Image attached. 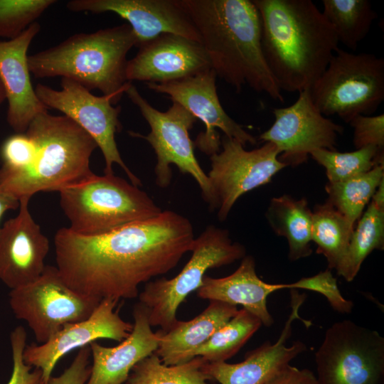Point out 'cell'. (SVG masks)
Returning a JSON list of instances; mask_svg holds the SVG:
<instances>
[{"label": "cell", "instance_id": "1", "mask_svg": "<svg viewBox=\"0 0 384 384\" xmlns=\"http://www.w3.org/2000/svg\"><path fill=\"white\" fill-rule=\"evenodd\" d=\"M194 240L189 220L171 210L96 235L63 228L54 237L56 267L81 294L134 299L141 284L174 269Z\"/></svg>", "mask_w": 384, "mask_h": 384}, {"label": "cell", "instance_id": "2", "mask_svg": "<svg viewBox=\"0 0 384 384\" xmlns=\"http://www.w3.org/2000/svg\"><path fill=\"white\" fill-rule=\"evenodd\" d=\"M261 46L280 90L302 92L320 78L339 48L336 32L311 0H253Z\"/></svg>", "mask_w": 384, "mask_h": 384}, {"label": "cell", "instance_id": "3", "mask_svg": "<svg viewBox=\"0 0 384 384\" xmlns=\"http://www.w3.org/2000/svg\"><path fill=\"white\" fill-rule=\"evenodd\" d=\"M217 77L237 92L247 86L283 102L265 62L259 11L250 0H180Z\"/></svg>", "mask_w": 384, "mask_h": 384}, {"label": "cell", "instance_id": "4", "mask_svg": "<svg viewBox=\"0 0 384 384\" xmlns=\"http://www.w3.org/2000/svg\"><path fill=\"white\" fill-rule=\"evenodd\" d=\"M136 44V36L127 23L75 33L28 55V68L37 78L59 76L90 91L98 90L117 105L131 82L126 78L127 55Z\"/></svg>", "mask_w": 384, "mask_h": 384}, {"label": "cell", "instance_id": "5", "mask_svg": "<svg viewBox=\"0 0 384 384\" xmlns=\"http://www.w3.org/2000/svg\"><path fill=\"white\" fill-rule=\"evenodd\" d=\"M25 132L36 145L34 161L21 173L0 176V191L18 201L31 199L38 192H59L94 174L90 163L97 145L67 116L41 113Z\"/></svg>", "mask_w": 384, "mask_h": 384}, {"label": "cell", "instance_id": "6", "mask_svg": "<svg viewBox=\"0 0 384 384\" xmlns=\"http://www.w3.org/2000/svg\"><path fill=\"white\" fill-rule=\"evenodd\" d=\"M58 193L60 206L70 222L68 228L80 235L106 233L162 211L139 186L114 174H93Z\"/></svg>", "mask_w": 384, "mask_h": 384}, {"label": "cell", "instance_id": "7", "mask_svg": "<svg viewBox=\"0 0 384 384\" xmlns=\"http://www.w3.org/2000/svg\"><path fill=\"white\" fill-rule=\"evenodd\" d=\"M309 92L327 117L336 115L349 123L357 115H370L384 100V59L338 48Z\"/></svg>", "mask_w": 384, "mask_h": 384}, {"label": "cell", "instance_id": "8", "mask_svg": "<svg viewBox=\"0 0 384 384\" xmlns=\"http://www.w3.org/2000/svg\"><path fill=\"white\" fill-rule=\"evenodd\" d=\"M191 252L190 259L176 276L149 281L139 294V302L148 310L151 326H159L162 332L178 321V306L201 286L207 270L242 259L246 250L231 240L228 230L208 225L195 238Z\"/></svg>", "mask_w": 384, "mask_h": 384}, {"label": "cell", "instance_id": "9", "mask_svg": "<svg viewBox=\"0 0 384 384\" xmlns=\"http://www.w3.org/2000/svg\"><path fill=\"white\" fill-rule=\"evenodd\" d=\"M139 108L150 127V132L144 136L130 132L134 137L145 139L156 156V183L161 188L171 182V165H176L183 174L191 175L198 183L203 198L215 208V201L208 175L199 165L194 154V144L189 137L197 119L181 105L173 102L170 108L159 111L144 98L130 82L124 92Z\"/></svg>", "mask_w": 384, "mask_h": 384}, {"label": "cell", "instance_id": "10", "mask_svg": "<svg viewBox=\"0 0 384 384\" xmlns=\"http://www.w3.org/2000/svg\"><path fill=\"white\" fill-rule=\"evenodd\" d=\"M315 363L317 384H383L384 338L351 320L335 322Z\"/></svg>", "mask_w": 384, "mask_h": 384}, {"label": "cell", "instance_id": "11", "mask_svg": "<svg viewBox=\"0 0 384 384\" xmlns=\"http://www.w3.org/2000/svg\"><path fill=\"white\" fill-rule=\"evenodd\" d=\"M100 302L72 289L51 265H46L36 280L9 293L14 314L27 323L38 344L48 341L65 325L90 316Z\"/></svg>", "mask_w": 384, "mask_h": 384}, {"label": "cell", "instance_id": "12", "mask_svg": "<svg viewBox=\"0 0 384 384\" xmlns=\"http://www.w3.org/2000/svg\"><path fill=\"white\" fill-rule=\"evenodd\" d=\"M60 86V90H55L38 83L34 89L40 101L48 109L63 112L95 140L104 156V174H113L112 166L117 164L133 185H142L140 179L122 160L115 141V134L122 128L119 120L121 107L114 105L109 97L95 96L73 80L62 78Z\"/></svg>", "mask_w": 384, "mask_h": 384}, {"label": "cell", "instance_id": "13", "mask_svg": "<svg viewBox=\"0 0 384 384\" xmlns=\"http://www.w3.org/2000/svg\"><path fill=\"white\" fill-rule=\"evenodd\" d=\"M222 151L210 156L208 175L215 209L220 221L225 220L236 201L244 193L268 183L287 165L279 159L277 146L265 142L253 150L235 139L223 135Z\"/></svg>", "mask_w": 384, "mask_h": 384}, {"label": "cell", "instance_id": "14", "mask_svg": "<svg viewBox=\"0 0 384 384\" xmlns=\"http://www.w3.org/2000/svg\"><path fill=\"white\" fill-rule=\"evenodd\" d=\"M274 122L260 139L274 144L279 160L287 166L306 162L310 154L319 149L336 150L343 126L322 114L313 103L309 89L299 92L289 107L274 108Z\"/></svg>", "mask_w": 384, "mask_h": 384}, {"label": "cell", "instance_id": "15", "mask_svg": "<svg viewBox=\"0 0 384 384\" xmlns=\"http://www.w3.org/2000/svg\"><path fill=\"white\" fill-rule=\"evenodd\" d=\"M217 75L212 68L190 77L164 83H146L149 89L166 95L205 125L194 144L202 152L212 156L220 151L221 140L216 129L225 136L235 139L245 146L257 140L242 125L232 119L222 107L216 87Z\"/></svg>", "mask_w": 384, "mask_h": 384}, {"label": "cell", "instance_id": "16", "mask_svg": "<svg viewBox=\"0 0 384 384\" xmlns=\"http://www.w3.org/2000/svg\"><path fill=\"white\" fill-rule=\"evenodd\" d=\"M117 303L104 299L87 318L65 325L44 343L26 345L23 354L24 362L41 370L43 383H46L58 361L73 350L100 338L121 342L130 334L133 324L121 318L115 310Z\"/></svg>", "mask_w": 384, "mask_h": 384}, {"label": "cell", "instance_id": "17", "mask_svg": "<svg viewBox=\"0 0 384 384\" xmlns=\"http://www.w3.org/2000/svg\"><path fill=\"white\" fill-rule=\"evenodd\" d=\"M74 12H112L129 22L137 47L162 34L181 36L201 43L199 34L180 0H71Z\"/></svg>", "mask_w": 384, "mask_h": 384}, {"label": "cell", "instance_id": "18", "mask_svg": "<svg viewBox=\"0 0 384 384\" xmlns=\"http://www.w3.org/2000/svg\"><path fill=\"white\" fill-rule=\"evenodd\" d=\"M30 198H21L18 214L0 227V281L11 289L32 282L46 267L50 242L33 218Z\"/></svg>", "mask_w": 384, "mask_h": 384}, {"label": "cell", "instance_id": "19", "mask_svg": "<svg viewBox=\"0 0 384 384\" xmlns=\"http://www.w3.org/2000/svg\"><path fill=\"white\" fill-rule=\"evenodd\" d=\"M290 294L291 314L277 341L274 343L269 341L265 342L250 351L245 360L240 363H205L203 370L211 380L220 384H265L306 350V346L301 341H295L290 346H287L294 320L303 321L306 326L311 325V321L302 319L299 315V309L306 299L305 294H300L297 289H290Z\"/></svg>", "mask_w": 384, "mask_h": 384}, {"label": "cell", "instance_id": "20", "mask_svg": "<svg viewBox=\"0 0 384 384\" xmlns=\"http://www.w3.org/2000/svg\"><path fill=\"white\" fill-rule=\"evenodd\" d=\"M211 68L200 42L171 33L162 34L139 47L127 61L128 82L164 83L181 80Z\"/></svg>", "mask_w": 384, "mask_h": 384}, {"label": "cell", "instance_id": "21", "mask_svg": "<svg viewBox=\"0 0 384 384\" xmlns=\"http://www.w3.org/2000/svg\"><path fill=\"white\" fill-rule=\"evenodd\" d=\"M41 25L32 23L17 38L0 41V80L8 102L6 120L15 133L25 132L31 121L48 108L32 86L27 51Z\"/></svg>", "mask_w": 384, "mask_h": 384}, {"label": "cell", "instance_id": "22", "mask_svg": "<svg viewBox=\"0 0 384 384\" xmlns=\"http://www.w3.org/2000/svg\"><path fill=\"white\" fill-rule=\"evenodd\" d=\"M133 317L130 334L119 345L107 347L97 341L89 345L92 363L85 384H123L133 367L156 351L159 338L151 330L147 309L137 303Z\"/></svg>", "mask_w": 384, "mask_h": 384}, {"label": "cell", "instance_id": "23", "mask_svg": "<svg viewBox=\"0 0 384 384\" xmlns=\"http://www.w3.org/2000/svg\"><path fill=\"white\" fill-rule=\"evenodd\" d=\"M285 289L284 284H270L257 274L255 261L245 256L238 268L231 274L221 278L205 275L197 295L203 299L223 302L234 306L241 305L257 316L262 324L270 326L274 319L267 309V297L277 290Z\"/></svg>", "mask_w": 384, "mask_h": 384}, {"label": "cell", "instance_id": "24", "mask_svg": "<svg viewBox=\"0 0 384 384\" xmlns=\"http://www.w3.org/2000/svg\"><path fill=\"white\" fill-rule=\"evenodd\" d=\"M238 311L236 306L210 300L208 306L193 319L186 321L178 320L167 331H157L159 342L154 353L167 366L186 363Z\"/></svg>", "mask_w": 384, "mask_h": 384}, {"label": "cell", "instance_id": "25", "mask_svg": "<svg viewBox=\"0 0 384 384\" xmlns=\"http://www.w3.org/2000/svg\"><path fill=\"white\" fill-rule=\"evenodd\" d=\"M266 216L274 232L287 240L291 261L311 254L312 212L305 198L295 200L287 195L274 197Z\"/></svg>", "mask_w": 384, "mask_h": 384}, {"label": "cell", "instance_id": "26", "mask_svg": "<svg viewBox=\"0 0 384 384\" xmlns=\"http://www.w3.org/2000/svg\"><path fill=\"white\" fill-rule=\"evenodd\" d=\"M384 247V208L372 201L353 230L346 252L336 268L337 274L351 282L366 258Z\"/></svg>", "mask_w": 384, "mask_h": 384}, {"label": "cell", "instance_id": "27", "mask_svg": "<svg viewBox=\"0 0 384 384\" xmlns=\"http://www.w3.org/2000/svg\"><path fill=\"white\" fill-rule=\"evenodd\" d=\"M323 15L334 28L338 43L356 50L369 33L377 14L368 0H322Z\"/></svg>", "mask_w": 384, "mask_h": 384}, {"label": "cell", "instance_id": "28", "mask_svg": "<svg viewBox=\"0 0 384 384\" xmlns=\"http://www.w3.org/2000/svg\"><path fill=\"white\" fill-rule=\"evenodd\" d=\"M354 225L328 201L316 205L312 212L311 241L316 252L323 255L329 269H336L343 259Z\"/></svg>", "mask_w": 384, "mask_h": 384}, {"label": "cell", "instance_id": "29", "mask_svg": "<svg viewBox=\"0 0 384 384\" xmlns=\"http://www.w3.org/2000/svg\"><path fill=\"white\" fill-rule=\"evenodd\" d=\"M383 178L384 164H380L365 174L340 182H329L325 186L327 201L355 225Z\"/></svg>", "mask_w": 384, "mask_h": 384}, {"label": "cell", "instance_id": "30", "mask_svg": "<svg viewBox=\"0 0 384 384\" xmlns=\"http://www.w3.org/2000/svg\"><path fill=\"white\" fill-rule=\"evenodd\" d=\"M206 363L200 356L178 365L167 366L153 353L139 361L123 384H214L203 370Z\"/></svg>", "mask_w": 384, "mask_h": 384}, {"label": "cell", "instance_id": "31", "mask_svg": "<svg viewBox=\"0 0 384 384\" xmlns=\"http://www.w3.org/2000/svg\"><path fill=\"white\" fill-rule=\"evenodd\" d=\"M260 320L245 309L238 313L194 353L207 363L225 362L245 345L262 326Z\"/></svg>", "mask_w": 384, "mask_h": 384}, {"label": "cell", "instance_id": "32", "mask_svg": "<svg viewBox=\"0 0 384 384\" xmlns=\"http://www.w3.org/2000/svg\"><path fill=\"white\" fill-rule=\"evenodd\" d=\"M310 156L324 166L329 183L340 182L365 174L376 165L383 164V150L368 146L353 151L319 149Z\"/></svg>", "mask_w": 384, "mask_h": 384}, {"label": "cell", "instance_id": "33", "mask_svg": "<svg viewBox=\"0 0 384 384\" xmlns=\"http://www.w3.org/2000/svg\"><path fill=\"white\" fill-rule=\"evenodd\" d=\"M55 0H0V37L12 40L36 22Z\"/></svg>", "mask_w": 384, "mask_h": 384}, {"label": "cell", "instance_id": "34", "mask_svg": "<svg viewBox=\"0 0 384 384\" xmlns=\"http://www.w3.org/2000/svg\"><path fill=\"white\" fill-rule=\"evenodd\" d=\"M36 145L26 133H15L6 138L0 149L2 165L0 176H8L21 173L33 163Z\"/></svg>", "mask_w": 384, "mask_h": 384}, {"label": "cell", "instance_id": "35", "mask_svg": "<svg viewBox=\"0 0 384 384\" xmlns=\"http://www.w3.org/2000/svg\"><path fill=\"white\" fill-rule=\"evenodd\" d=\"M287 289H306L323 295L334 311L340 314H350L353 308V302L345 299L337 284L336 278L330 270L307 277H303L297 282L284 284Z\"/></svg>", "mask_w": 384, "mask_h": 384}, {"label": "cell", "instance_id": "36", "mask_svg": "<svg viewBox=\"0 0 384 384\" xmlns=\"http://www.w3.org/2000/svg\"><path fill=\"white\" fill-rule=\"evenodd\" d=\"M26 337V330L21 326L16 327L10 334L13 368L7 384H41L43 381L41 370L35 368L31 370L32 367L24 362L23 354Z\"/></svg>", "mask_w": 384, "mask_h": 384}, {"label": "cell", "instance_id": "37", "mask_svg": "<svg viewBox=\"0 0 384 384\" xmlns=\"http://www.w3.org/2000/svg\"><path fill=\"white\" fill-rule=\"evenodd\" d=\"M353 129V142L356 149L375 146L384 147V114L375 116L359 114L349 123Z\"/></svg>", "mask_w": 384, "mask_h": 384}, {"label": "cell", "instance_id": "38", "mask_svg": "<svg viewBox=\"0 0 384 384\" xmlns=\"http://www.w3.org/2000/svg\"><path fill=\"white\" fill-rule=\"evenodd\" d=\"M90 348H80L71 364L59 376H50L43 384H85L91 373Z\"/></svg>", "mask_w": 384, "mask_h": 384}, {"label": "cell", "instance_id": "39", "mask_svg": "<svg viewBox=\"0 0 384 384\" xmlns=\"http://www.w3.org/2000/svg\"><path fill=\"white\" fill-rule=\"evenodd\" d=\"M265 384H317L316 375L309 369L290 364L277 372Z\"/></svg>", "mask_w": 384, "mask_h": 384}, {"label": "cell", "instance_id": "40", "mask_svg": "<svg viewBox=\"0 0 384 384\" xmlns=\"http://www.w3.org/2000/svg\"><path fill=\"white\" fill-rule=\"evenodd\" d=\"M20 202L14 196L0 191V221L5 213L18 208Z\"/></svg>", "mask_w": 384, "mask_h": 384}, {"label": "cell", "instance_id": "41", "mask_svg": "<svg viewBox=\"0 0 384 384\" xmlns=\"http://www.w3.org/2000/svg\"><path fill=\"white\" fill-rule=\"evenodd\" d=\"M371 201L379 207L384 208V178L379 183Z\"/></svg>", "mask_w": 384, "mask_h": 384}, {"label": "cell", "instance_id": "42", "mask_svg": "<svg viewBox=\"0 0 384 384\" xmlns=\"http://www.w3.org/2000/svg\"><path fill=\"white\" fill-rule=\"evenodd\" d=\"M5 100H6L5 91H4L3 85L0 80V105L4 102Z\"/></svg>", "mask_w": 384, "mask_h": 384}, {"label": "cell", "instance_id": "43", "mask_svg": "<svg viewBox=\"0 0 384 384\" xmlns=\"http://www.w3.org/2000/svg\"><path fill=\"white\" fill-rule=\"evenodd\" d=\"M41 384H43V381H42Z\"/></svg>", "mask_w": 384, "mask_h": 384}]
</instances>
